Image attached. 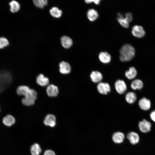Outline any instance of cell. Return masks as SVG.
Instances as JSON below:
<instances>
[{"instance_id": "6da1fadb", "label": "cell", "mask_w": 155, "mask_h": 155, "mask_svg": "<svg viewBox=\"0 0 155 155\" xmlns=\"http://www.w3.org/2000/svg\"><path fill=\"white\" fill-rule=\"evenodd\" d=\"M120 60L122 62H126L131 60L134 57L135 51L134 48L129 44L124 45L120 50Z\"/></svg>"}, {"instance_id": "7a4b0ae2", "label": "cell", "mask_w": 155, "mask_h": 155, "mask_svg": "<svg viewBox=\"0 0 155 155\" xmlns=\"http://www.w3.org/2000/svg\"><path fill=\"white\" fill-rule=\"evenodd\" d=\"M12 81L11 75L7 71H0V93L5 89Z\"/></svg>"}, {"instance_id": "3957f363", "label": "cell", "mask_w": 155, "mask_h": 155, "mask_svg": "<svg viewBox=\"0 0 155 155\" xmlns=\"http://www.w3.org/2000/svg\"><path fill=\"white\" fill-rule=\"evenodd\" d=\"M138 127L141 132L143 133H146L151 131L152 124L150 121L146 119H143L139 122Z\"/></svg>"}, {"instance_id": "277c9868", "label": "cell", "mask_w": 155, "mask_h": 155, "mask_svg": "<svg viewBox=\"0 0 155 155\" xmlns=\"http://www.w3.org/2000/svg\"><path fill=\"white\" fill-rule=\"evenodd\" d=\"M115 86L116 91L120 94L124 93L127 89L126 83L122 80H117L115 83Z\"/></svg>"}, {"instance_id": "5b68a950", "label": "cell", "mask_w": 155, "mask_h": 155, "mask_svg": "<svg viewBox=\"0 0 155 155\" xmlns=\"http://www.w3.org/2000/svg\"><path fill=\"white\" fill-rule=\"evenodd\" d=\"M131 32L134 36L138 38H141L145 34V32L142 27L137 25L133 27Z\"/></svg>"}, {"instance_id": "8992f818", "label": "cell", "mask_w": 155, "mask_h": 155, "mask_svg": "<svg viewBox=\"0 0 155 155\" xmlns=\"http://www.w3.org/2000/svg\"><path fill=\"white\" fill-rule=\"evenodd\" d=\"M97 89L99 93L106 94L111 91V87L107 83L99 82L97 86Z\"/></svg>"}, {"instance_id": "52a82bcc", "label": "cell", "mask_w": 155, "mask_h": 155, "mask_svg": "<svg viewBox=\"0 0 155 155\" xmlns=\"http://www.w3.org/2000/svg\"><path fill=\"white\" fill-rule=\"evenodd\" d=\"M127 137L130 142L133 145L138 144L140 140V137L139 134L134 131H131L127 135Z\"/></svg>"}, {"instance_id": "ba28073f", "label": "cell", "mask_w": 155, "mask_h": 155, "mask_svg": "<svg viewBox=\"0 0 155 155\" xmlns=\"http://www.w3.org/2000/svg\"><path fill=\"white\" fill-rule=\"evenodd\" d=\"M44 124L51 127L55 126L56 125V118L52 114H48L45 117L44 121Z\"/></svg>"}, {"instance_id": "9c48e42d", "label": "cell", "mask_w": 155, "mask_h": 155, "mask_svg": "<svg viewBox=\"0 0 155 155\" xmlns=\"http://www.w3.org/2000/svg\"><path fill=\"white\" fill-rule=\"evenodd\" d=\"M138 105L142 109L147 111L151 107V102L149 99L143 97L139 101Z\"/></svg>"}, {"instance_id": "30bf717a", "label": "cell", "mask_w": 155, "mask_h": 155, "mask_svg": "<svg viewBox=\"0 0 155 155\" xmlns=\"http://www.w3.org/2000/svg\"><path fill=\"white\" fill-rule=\"evenodd\" d=\"M59 71L63 74L69 73L71 71V67L70 64L67 62L62 61L59 64Z\"/></svg>"}, {"instance_id": "8fae6325", "label": "cell", "mask_w": 155, "mask_h": 155, "mask_svg": "<svg viewBox=\"0 0 155 155\" xmlns=\"http://www.w3.org/2000/svg\"><path fill=\"white\" fill-rule=\"evenodd\" d=\"M48 95L50 97H55L57 96L59 92L57 87L53 84L49 85L46 89Z\"/></svg>"}, {"instance_id": "7c38bea8", "label": "cell", "mask_w": 155, "mask_h": 155, "mask_svg": "<svg viewBox=\"0 0 155 155\" xmlns=\"http://www.w3.org/2000/svg\"><path fill=\"white\" fill-rule=\"evenodd\" d=\"M125 136L123 133L121 132H117L113 135L112 138L113 141L117 144L122 143L124 140Z\"/></svg>"}, {"instance_id": "4fadbf2b", "label": "cell", "mask_w": 155, "mask_h": 155, "mask_svg": "<svg viewBox=\"0 0 155 155\" xmlns=\"http://www.w3.org/2000/svg\"><path fill=\"white\" fill-rule=\"evenodd\" d=\"M98 58L101 62L105 64L109 63L111 60V55L106 52H100L99 54Z\"/></svg>"}, {"instance_id": "5bb4252c", "label": "cell", "mask_w": 155, "mask_h": 155, "mask_svg": "<svg viewBox=\"0 0 155 155\" xmlns=\"http://www.w3.org/2000/svg\"><path fill=\"white\" fill-rule=\"evenodd\" d=\"M91 80L94 83L99 82L102 79V73L98 71H93L90 74Z\"/></svg>"}, {"instance_id": "9a60e30c", "label": "cell", "mask_w": 155, "mask_h": 155, "mask_svg": "<svg viewBox=\"0 0 155 155\" xmlns=\"http://www.w3.org/2000/svg\"><path fill=\"white\" fill-rule=\"evenodd\" d=\"M36 82L40 86H44L48 84L49 80L47 78L45 77L43 74H40L37 77Z\"/></svg>"}, {"instance_id": "2e32d148", "label": "cell", "mask_w": 155, "mask_h": 155, "mask_svg": "<svg viewBox=\"0 0 155 155\" xmlns=\"http://www.w3.org/2000/svg\"><path fill=\"white\" fill-rule=\"evenodd\" d=\"M61 42L62 46L66 49L70 48L73 44L72 39L67 36H63L61 38Z\"/></svg>"}, {"instance_id": "e0dca14e", "label": "cell", "mask_w": 155, "mask_h": 155, "mask_svg": "<svg viewBox=\"0 0 155 155\" xmlns=\"http://www.w3.org/2000/svg\"><path fill=\"white\" fill-rule=\"evenodd\" d=\"M2 121L3 124L5 125L10 127L15 123V119L11 115H7L3 118Z\"/></svg>"}, {"instance_id": "ac0fdd59", "label": "cell", "mask_w": 155, "mask_h": 155, "mask_svg": "<svg viewBox=\"0 0 155 155\" xmlns=\"http://www.w3.org/2000/svg\"><path fill=\"white\" fill-rule=\"evenodd\" d=\"M137 74V72L136 69L132 67H130L129 70L125 72V75L128 79L132 80L136 77Z\"/></svg>"}, {"instance_id": "d6986e66", "label": "cell", "mask_w": 155, "mask_h": 155, "mask_svg": "<svg viewBox=\"0 0 155 155\" xmlns=\"http://www.w3.org/2000/svg\"><path fill=\"white\" fill-rule=\"evenodd\" d=\"M144 84L142 81L138 79L133 80L131 84V87L133 90H140L143 87Z\"/></svg>"}, {"instance_id": "ffe728a7", "label": "cell", "mask_w": 155, "mask_h": 155, "mask_svg": "<svg viewBox=\"0 0 155 155\" xmlns=\"http://www.w3.org/2000/svg\"><path fill=\"white\" fill-rule=\"evenodd\" d=\"M87 16L89 20L93 22L95 21L98 18V14L95 10L90 9L87 12Z\"/></svg>"}, {"instance_id": "44dd1931", "label": "cell", "mask_w": 155, "mask_h": 155, "mask_svg": "<svg viewBox=\"0 0 155 155\" xmlns=\"http://www.w3.org/2000/svg\"><path fill=\"white\" fill-rule=\"evenodd\" d=\"M36 99L31 96H24V97L22 99V103L24 105L30 106L34 104Z\"/></svg>"}, {"instance_id": "7402d4cb", "label": "cell", "mask_w": 155, "mask_h": 155, "mask_svg": "<svg viewBox=\"0 0 155 155\" xmlns=\"http://www.w3.org/2000/svg\"><path fill=\"white\" fill-rule=\"evenodd\" d=\"M137 96L134 92H129L125 95V99L126 102L129 104L134 103L136 100Z\"/></svg>"}, {"instance_id": "603a6c76", "label": "cell", "mask_w": 155, "mask_h": 155, "mask_svg": "<svg viewBox=\"0 0 155 155\" xmlns=\"http://www.w3.org/2000/svg\"><path fill=\"white\" fill-rule=\"evenodd\" d=\"M30 89L26 86H19L17 89V93L19 95L26 96L29 92Z\"/></svg>"}, {"instance_id": "cb8c5ba5", "label": "cell", "mask_w": 155, "mask_h": 155, "mask_svg": "<svg viewBox=\"0 0 155 155\" xmlns=\"http://www.w3.org/2000/svg\"><path fill=\"white\" fill-rule=\"evenodd\" d=\"M117 20L120 25L125 28H128L129 26V22L120 13L118 14Z\"/></svg>"}, {"instance_id": "d4e9b609", "label": "cell", "mask_w": 155, "mask_h": 155, "mask_svg": "<svg viewBox=\"0 0 155 155\" xmlns=\"http://www.w3.org/2000/svg\"><path fill=\"white\" fill-rule=\"evenodd\" d=\"M30 150L32 155H39L42 152L40 147L37 143L34 144L31 146Z\"/></svg>"}, {"instance_id": "484cf974", "label": "cell", "mask_w": 155, "mask_h": 155, "mask_svg": "<svg viewBox=\"0 0 155 155\" xmlns=\"http://www.w3.org/2000/svg\"><path fill=\"white\" fill-rule=\"evenodd\" d=\"M50 13L51 15L54 17L59 18L62 14V11L57 7H53L50 10Z\"/></svg>"}, {"instance_id": "4316f807", "label": "cell", "mask_w": 155, "mask_h": 155, "mask_svg": "<svg viewBox=\"0 0 155 155\" xmlns=\"http://www.w3.org/2000/svg\"><path fill=\"white\" fill-rule=\"evenodd\" d=\"M10 7V10L12 13L18 11L20 9V6L19 3L15 1H12L9 3Z\"/></svg>"}, {"instance_id": "83f0119b", "label": "cell", "mask_w": 155, "mask_h": 155, "mask_svg": "<svg viewBox=\"0 0 155 155\" xmlns=\"http://www.w3.org/2000/svg\"><path fill=\"white\" fill-rule=\"evenodd\" d=\"M33 2L36 7L40 8H43L48 3L46 0H34Z\"/></svg>"}, {"instance_id": "f1b7e54d", "label": "cell", "mask_w": 155, "mask_h": 155, "mask_svg": "<svg viewBox=\"0 0 155 155\" xmlns=\"http://www.w3.org/2000/svg\"><path fill=\"white\" fill-rule=\"evenodd\" d=\"M9 44V42L6 38L4 37L0 38V49H3Z\"/></svg>"}, {"instance_id": "f546056e", "label": "cell", "mask_w": 155, "mask_h": 155, "mask_svg": "<svg viewBox=\"0 0 155 155\" xmlns=\"http://www.w3.org/2000/svg\"><path fill=\"white\" fill-rule=\"evenodd\" d=\"M125 18L129 22H131L132 20V14L130 12L126 13L125 14Z\"/></svg>"}, {"instance_id": "4dcf8cb0", "label": "cell", "mask_w": 155, "mask_h": 155, "mask_svg": "<svg viewBox=\"0 0 155 155\" xmlns=\"http://www.w3.org/2000/svg\"><path fill=\"white\" fill-rule=\"evenodd\" d=\"M43 155H56L55 152L51 150H48L44 151Z\"/></svg>"}, {"instance_id": "1f68e13d", "label": "cell", "mask_w": 155, "mask_h": 155, "mask_svg": "<svg viewBox=\"0 0 155 155\" xmlns=\"http://www.w3.org/2000/svg\"><path fill=\"white\" fill-rule=\"evenodd\" d=\"M150 115L151 119L155 123V110L152 111L150 113Z\"/></svg>"}, {"instance_id": "d6a6232c", "label": "cell", "mask_w": 155, "mask_h": 155, "mask_svg": "<svg viewBox=\"0 0 155 155\" xmlns=\"http://www.w3.org/2000/svg\"><path fill=\"white\" fill-rule=\"evenodd\" d=\"M85 2L87 3H89L92 2H93L96 5H98L100 3V0H85Z\"/></svg>"}]
</instances>
